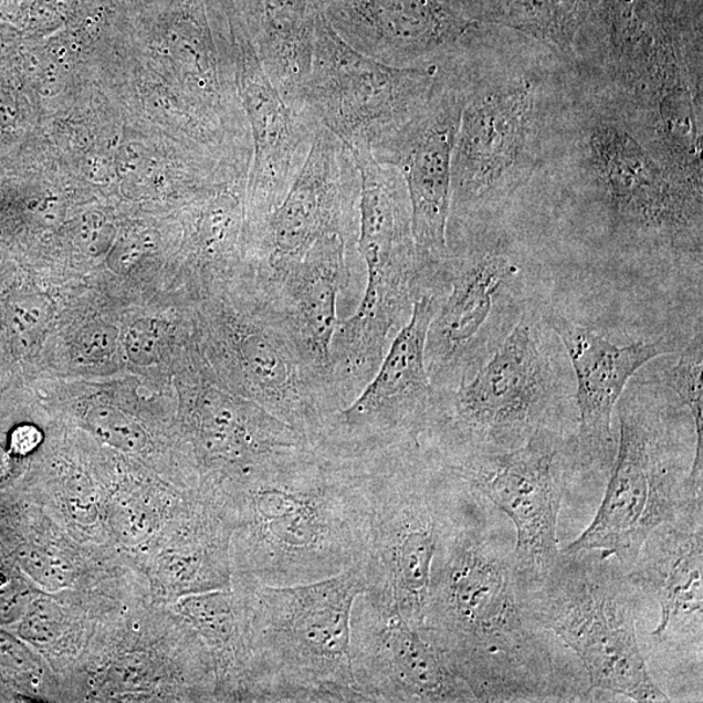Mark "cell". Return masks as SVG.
Returning a JSON list of instances; mask_svg holds the SVG:
<instances>
[{"label": "cell", "mask_w": 703, "mask_h": 703, "mask_svg": "<svg viewBox=\"0 0 703 703\" xmlns=\"http://www.w3.org/2000/svg\"><path fill=\"white\" fill-rule=\"evenodd\" d=\"M358 223L360 176L354 154L333 132L318 126L302 170L255 239L261 276L295 265L328 234L357 244Z\"/></svg>", "instance_id": "2e32d148"}, {"label": "cell", "mask_w": 703, "mask_h": 703, "mask_svg": "<svg viewBox=\"0 0 703 703\" xmlns=\"http://www.w3.org/2000/svg\"><path fill=\"white\" fill-rule=\"evenodd\" d=\"M253 584L246 602L249 695L266 702H366L350 651L352 609L366 590L363 564L307 584Z\"/></svg>", "instance_id": "3957f363"}, {"label": "cell", "mask_w": 703, "mask_h": 703, "mask_svg": "<svg viewBox=\"0 0 703 703\" xmlns=\"http://www.w3.org/2000/svg\"><path fill=\"white\" fill-rule=\"evenodd\" d=\"M544 321L563 344L575 370L580 419L575 439L583 473L609 478L618 449L612 431L615 409L636 373L671 352L659 342L617 346L556 311L545 312Z\"/></svg>", "instance_id": "ac0fdd59"}, {"label": "cell", "mask_w": 703, "mask_h": 703, "mask_svg": "<svg viewBox=\"0 0 703 703\" xmlns=\"http://www.w3.org/2000/svg\"><path fill=\"white\" fill-rule=\"evenodd\" d=\"M525 574L534 613L573 651L592 691L671 702L651 675L637 633L643 598L617 559L563 548L550 566Z\"/></svg>", "instance_id": "277c9868"}, {"label": "cell", "mask_w": 703, "mask_h": 703, "mask_svg": "<svg viewBox=\"0 0 703 703\" xmlns=\"http://www.w3.org/2000/svg\"><path fill=\"white\" fill-rule=\"evenodd\" d=\"M629 388L618 402L619 438L597 515L567 552L596 550L629 569L659 525L703 503L690 481L681 409Z\"/></svg>", "instance_id": "5b68a950"}, {"label": "cell", "mask_w": 703, "mask_h": 703, "mask_svg": "<svg viewBox=\"0 0 703 703\" xmlns=\"http://www.w3.org/2000/svg\"><path fill=\"white\" fill-rule=\"evenodd\" d=\"M87 428L101 442L116 450L135 453L141 452L148 443V434L145 430L112 406H95L85 417Z\"/></svg>", "instance_id": "d4e9b609"}, {"label": "cell", "mask_w": 703, "mask_h": 703, "mask_svg": "<svg viewBox=\"0 0 703 703\" xmlns=\"http://www.w3.org/2000/svg\"><path fill=\"white\" fill-rule=\"evenodd\" d=\"M356 252V243L342 234H328L295 265L276 275L261 276L262 290L282 313L307 364L324 379L333 402L332 343L340 324L339 297L349 287L350 259Z\"/></svg>", "instance_id": "ffe728a7"}, {"label": "cell", "mask_w": 703, "mask_h": 703, "mask_svg": "<svg viewBox=\"0 0 703 703\" xmlns=\"http://www.w3.org/2000/svg\"><path fill=\"white\" fill-rule=\"evenodd\" d=\"M350 651L366 702H478L422 629L365 595L352 609Z\"/></svg>", "instance_id": "e0dca14e"}, {"label": "cell", "mask_w": 703, "mask_h": 703, "mask_svg": "<svg viewBox=\"0 0 703 703\" xmlns=\"http://www.w3.org/2000/svg\"><path fill=\"white\" fill-rule=\"evenodd\" d=\"M581 141L615 233L701 258L702 188L659 162L631 124L612 114L590 115Z\"/></svg>", "instance_id": "30bf717a"}, {"label": "cell", "mask_w": 703, "mask_h": 703, "mask_svg": "<svg viewBox=\"0 0 703 703\" xmlns=\"http://www.w3.org/2000/svg\"><path fill=\"white\" fill-rule=\"evenodd\" d=\"M40 442L39 430L32 427L20 428L14 431L12 437V447L14 451L27 453L32 451Z\"/></svg>", "instance_id": "d6a6232c"}, {"label": "cell", "mask_w": 703, "mask_h": 703, "mask_svg": "<svg viewBox=\"0 0 703 703\" xmlns=\"http://www.w3.org/2000/svg\"><path fill=\"white\" fill-rule=\"evenodd\" d=\"M495 507L453 483L431 569L423 632L478 702H591L577 659L541 625L516 538Z\"/></svg>", "instance_id": "6da1fadb"}, {"label": "cell", "mask_w": 703, "mask_h": 703, "mask_svg": "<svg viewBox=\"0 0 703 703\" xmlns=\"http://www.w3.org/2000/svg\"><path fill=\"white\" fill-rule=\"evenodd\" d=\"M166 342V328L162 322L154 318L137 319L123 336V347L129 361L150 366L162 356Z\"/></svg>", "instance_id": "4316f807"}, {"label": "cell", "mask_w": 703, "mask_h": 703, "mask_svg": "<svg viewBox=\"0 0 703 703\" xmlns=\"http://www.w3.org/2000/svg\"><path fill=\"white\" fill-rule=\"evenodd\" d=\"M119 340V329L108 324H92L80 332L73 355L80 364H99L114 355Z\"/></svg>", "instance_id": "f1b7e54d"}, {"label": "cell", "mask_w": 703, "mask_h": 703, "mask_svg": "<svg viewBox=\"0 0 703 703\" xmlns=\"http://www.w3.org/2000/svg\"><path fill=\"white\" fill-rule=\"evenodd\" d=\"M429 455L514 524L517 560L525 573L537 574L550 566L560 550L558 520L568 480L583 473L575 436L547 428L511 451Z\"/></svg>", "instance_id": "7c38bea8"}, {"label": "cell", "mask_w": 703, "mask_h": 703, "mask_svg": "<svg viewBox=\"0 0 703 703\" xmlns=\"http://www.w3.org/2000/svg\"><path fill=\"white\" fill-rule=\"evenodd\" d=\"M241 558L253 581L291 586L344 573L368 546L364 460L296 447L238 473Z\"/></svg>", "instance_id": "7a4b0ae2"}, {"label": "cell", "mask_w": 703, "mask_h": 703, "mask_svg": "<svg viewBox=\"0 0 703 703\" xmlns=\"http://www.w3.org/2000/svg\"><path fill=\"white\" fill-rule=\"evenodd\" d=\"M591 0H471L475 19L494 21L544 42L560 55L575 57V40Z\"/></svg>", "instance_id": "7402d4cb"}, {"label": "cell", "mask_w": 703, "mask_h": 703, "mask_svg": "<svg viewBox=\"0 0 703 703\" xmlns=\"http://www.w3.org/2000/svg\"><path fill=\"white\" fill-rule=\"evenodd\" d=\"M438 293H421L379 368L347 407L325 421L312 443L342 459H364L422 445L436 419L439 395L424 364V344Z\"/></svg>", "instance_id": "8fae6325"}, {"label": "cell", "mask_w": 703, "mask_h": 703, "mask_svg": "<svg viewBox=\"0 0 703 703\" xmlns=\"http://www.w3.org/2000/svg\"><path fill=\"white\" fill-rule=\"evenodd\" d=\"M444 288L431 318L424 364L438 395L471 379L523 317L520 269L510 255L478 243L451 245Z\"/></svg>", "instance_id": "4fadbf2b"}, {"label": "cell", "mask_w": 703, "mask_h": 703, "mask_svg": "<svg viewBox=\"0 0 703 703\" xmlns=\"http://www.w3.org/2000/svg\"><path fill=\"white\" fill-rule=\"evenodd\" d=\"M703 334L702 328L680 355L669 373L668 385L676 394L681 406L690 413L694 431V452L690 481L703 490Z\"/></svg>", "instance_id": "cb8c5ba5"}, {"label": "cell", "mask_w": 703, "mask_h": 703, "mask_svg": "<svg viewBox=\"0 0 703 703\" xmlns=\"http://www.w3.org/2000/svg\"><path fill=\"white\" fill-rule=\"evenodd\" d=\"M24 595L17 589L0 591V621L18 619L28 609Z\"/></svg>", "instance_id": "4dcf8cb0"}, {"label": "cell", "mask_w": 703, "mask_h": 703, "mask_svg": "<svg viewBox=\"0 0 703 703\" xmlns=\"http://www.w3.org/2000/svg\"><path fill=\"white\" fill-rule=\"evenodd\" d=\"M361 460L369 493L363 595L423 631L431 569L452 507L451 482L422 445Z\"/></svg>", "instance_id": "8992f818"}, {"label": "cell", "mask_w": 703, "mask_h": 703, "mask_svg": "<svg viewBox=\"0 0 703 703\" xmlns=\"http://www.w3.org/2000/svg\"><path fill=\"white\" fill-rule=\"evenodd\" d=\"M176 610L210 648L237 657L240 617L238 600L230 592H195L180 599Z\"/></svg>", "instance_id": "603a6c76"}, {"label": "cell", "mask_w": 703, "mask_h": 703, "mask_svg": "<svg viewBox=\"0 0 703 703\" xmlns=\"http://www.w3.org/2000/svg\"><path fill=\"white\" fill-rule=\"evenodd\" d=\"M442 69L395 67L360 53L319 11L300 106L350 150L376 153L428 104Z\"/></svg>", "instance_id": "9c48e42d"}, {"label": "cell", "mask_w": 703, "mask_h": 703, "mask_svg": "<svg viewBox=\"0 0 703 703\" xmlns=\"http://www.w3.org/2000/svg\"><path fill=\"white\" fill-rule=\"evenodd\" d=\"M18 559L21 568L50 591L67 589L72 583L73 575L69 564L41 547H21Z\"/></svg>", "instance_id": "484cf974"}, {"label": "cell", "mask_w": 703, "mask_h": 703, "mask_svg": "<svg viewBox=\"0 0 703 703\" xmlns=\"http://www.w3.org/2000/svg\"><path fill=\"white\" fill-rule=\"evenodd\" d=\"M627 570L641 597L661 611L650 633L654 647L678 654L688 649L702 661L703 503L651 532Z\"/></svg>", "instance_id": "d6986e66"}, {"label": "cell", "mask_w": 703, "mask_h": 703, "mask_svg": "<svg viewBox=\"0 0 703 703\" xmlns=\"http://www.w3.org/2000/svg\"><path fill=\"white\" fill-rule=\"evenodd\" d=\"M542 148V104L532 77L492 78L464 67V106L452 154L449 225L466 224L531 180Z\"/></svg>", "instance_id": "ba28073f"}, {"label": "cell", "mask_w": 703, "mask_h": 703, "mask_svg": "<svg viewBox=\"0 0 703 703\" xmlns=\"http://www.w3.org/2000/svg\"><path fill=\"white\" fill-rule=\"evenodd\" d=\"M42 306L39 303H25L14 311V325L20 328L34 327L42 318Z\"/></svg>", "instance_id": "1f68e13d"}, {"label": "cell", "mask_w": 703, "mask_h": 703, "mask_svg": "<svg viewBox=\"0 0 703 703\" xmlns=\"http://www.w3.org/2000/svg\"><path fill=\"white\" fill-rule=\"evenodd\" d=\"M464 106V65L442 69L421 112L376 153L405 179L421 291L441 282L450 258L452 154Z\"/></svg>", "instance_id": "5bb4252c"}, {"label": "cell", "mask_w": 703, "mask_h": 703, "mask_svg": "<svg viewBox=\"0 0 703 703\" xmlns=\"http://www.w3.org/2000/svg\"><path fill=\"white\" fill-rule=\"evenodd\" d=\"M563 397L547 336L524 313L511 334L475 375L439 395L424 450L438 458L480 455L518 449L547 428H560Z\"/></svg>", "instance_id": "52a82bcc"}, {"label": "cell", "mask_w": 703, "mask_h": 703, "mask_svg": "<svg viewBox=\"0 0 703 703\" xmlns=\"http://www.w3.org/2000/svg\"><path fill=\"white\" fill-rule=\"evenodd\" d=\"M344 41L395 67H437L472 61L481 23L469 0H318Z\"/></svg>", "instance_id": "9a60e30c"}, {"label": "cell", "mask_w": 703, "mask_h": 703, "mask_svg": "<svg viewBox=\"0 0 703 703\" xmlns=\"http://www.w3.org/2000/svg\"><path fill=\"white\" fill-rule=\"evenodd\" d=\"M62 625L61 607L54 600L41 598L28 606L24 620L20 626V634L29 642L48 644L61 633Z\"/></svg>", "instance_id": "83f0119b"}, {"label": "cell", "mask_w": 703, "mask_h": 703, "mask_svg": "<svg viewBox=\"0 0 703 703\" xmlns=\"http://www.w3.org/2000/svg\"><path fill=\"white\" fill-rule=\"evenodd\" d=\"M241 69L255 146L251 186L255 239L302 170L319 124L305 109L293 107L284 99L259 56L244 53Z\"/></svg>", "instance_id": "44dd1931"}, {"label": "cell", "mask_w": 703, "mask_h": 703, "mask_svg": "<svg viewBox=\"0 0 703 703\" xmlns=\"http://www.w3.org/2000/svg\"><path fill=\"white\" fill-rule=\"evenodd\" d=\"M0 668L29 673L39 668L35 658L23 642L0 629Z\"/></svg>", "instance_id": "f546056e"}]
</instances>
